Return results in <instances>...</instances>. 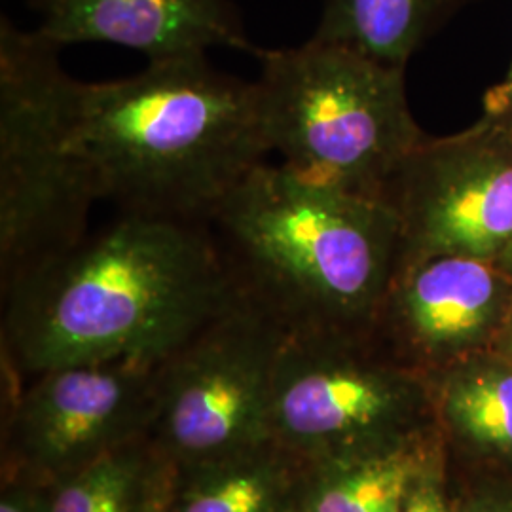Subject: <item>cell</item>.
<instances>
[{
    "label": "cell",
    "mask_w": 512,
    "mask_h": 512,
    "mask_svg": "<svg viewBox=\"0 0 512 512\" xmlns=\"http://www.w3.org/2000/svg\"><path fill=\"white\" fill-rule=\"evenodd\" d=\"M4 351L44 374L164 363L239 298L207 224L120 213L4 287Z\"/></svg>",
    "instance_id": "obj_1"
},
{
    "label": "cell",
    "mask_w": 512,
    "mask_h": 512,
    "mask_svg": "<svg viewBox=\"0 0 512 512\" xmlns=\"http://www.w3.org/2000/svg\"><path fill=\"white\" fill-rule=\"evenodd\" d=\"M71 135L99 200L196 224L270 154L255 82L222 73L207 54L148 61L122 80H76Z\"/></svg>",
    "instance_id": "obj_2"
},
{
    "label": "cell",
    "mask_w": 512,
    "mask_h": 512,
    "mask_svg": "<svg viewBox=\"0 0 512 512\" xmlns=\"http://www.w3.org/2000/svg\"><path fill=\"white\" fill-rule=\"evenodd\" d=\"M239 293L287 332H363L397 272L391 207L256 165L207 222Z\"/></svg>",
    "instance_id": "obj_3"
},
{
    "label": "cell",
    "mask_w": 512,
    "mask_h": 512,
    "mask_svg": "<svg viewBox=\"0 0 512 512\" xmlns=\"http://www.w3.org/2000/svg\"><path fill=\"white\" fill-rule=\"evenodd\" d=\"M255 55L268 152L308 181L382 200L395 171L427 137L408 105L406 69L313 37Z\"/></svg>",
    "instance_id": "obj_4"
},
{
    "label": "cell",
    "mask_w": 512,
    "mask_h": 512,
    "mask_svg": "<svg viewBox=\"0 0 512 512\" xmlns=\"http://www.w3.org/2000/svg\"><path fill=\"white\" fill-rule=\"evenodd\" d=\"M61 46L0 21V268L2 285L88 234L99 194L73 145V76Z\"/></svg>",
    "instance_id": "obj_5"
},
{
    "label": "cell",
    "mask_w": 512,
    "mask_h": 512,
    "mask_svg": "<svg viewBox=\"0 0 512 512\" xmlns=\"http://www.w3.org/2000/svg\"><path fill=\"white\" fill-rule=\"evenodd\" d=\"M285 336L275 317L241 294L165 359L156 403L164 454L173 465L190 467L274 442V372Z\"/></svg>",
    "instance_id": "obj_6"
},
{
    "label": "cell",
    "mask_w": 512,
    "mask_h": 512,
    "mask_svg": "<svg viewBox=\"0 0 512 512\" xmlns=\"http://www.w3.org/2000/svg\"><path fill=\"white\" fill-rule=\"evenodd\" d=\"M399 222L397 270L433 256L495 260L512 239V137L478 120L425 137L385 186Z\"/></svg>",
    "instance_id": "obj_7"
},
{
    "label": "cell",
    "mask_w": 512,
    "mask_h": 512,
    "mask_svg": "<svg viewBox=\"0 0 512 512\" xmlns=\"http://www.w3.org/2000/svg\"><path fill=\"white\" fill-rule=\"evenodd\" d=\"M361 332H287L274 372V440L291 454L376 431L403 403L401 380L355 351Z\"/></svg>",
    "instance_id": "obj_8"
},
{
    "label": "cell",
    "mask_w": 512,
    "mask_h": 512,
    "mask_svg": "<svg viewBox=\"0 0 512 512\" xmlns=\"http://www.w3.org/2000/svg\"><path fill=\"white\" fill-rule=\"evenodd\" d=\"M160 365L120 359L38 374L19 408V454L54 482L129 442L156 401Z\"/></svg>",
    "instance_id": "obj_9"
},
{
    "label": "cell",
    "mask_w": 512,
    "mask_h": 512,
    "mask_svg": "<svg viewBox=\"0 0 512 512\" xmlns=\"http://www.w3.org/2000/svg\"><path fill=\"white\" fill-rule=\"evenodd\" d=\"M511 306L512 275L494 260L433 256L395 272L376 319L406 351L446 359L482 348Z\"/></svg>",
    "instance_id": "obj_10"
},
{
    "label": "cell",
    "mask_w": 512,
    "mask_h": 512,
    "mask_svg": "<svg viewBox=\"0 0 512 512\" xmlns=\"http://www.w3.org/2000/svg\"><path fill=\"white\" fill-rule=\"evenodd\" d=\"M38 33L59 44L105 42L160 61L234 48L256 54L228 0H35Z\"/></svg>",
    "instance_id": "obj_11"
},
{
    "label": "cell",
    "mask_w": 512,
    "mask_h": 512,
    "mask_svg": "<svg viewBox=\"0 0 512 512\" xmlns=\"http://www.w3.org/2000/svg\"><path fill=\"white\" fill-rule=\"evenodd\" d=\"M268 442L183 467L169 512H298V469Z\"/></svg>",
    "instance_id": "obj_12"
},
{
    "label": "cell",
    "mask_w": 512,
    "mask_h": 512,
    "mask_svg": "<svg viewBox=\"0 0 512 512\" xmlns=\"http://www.w3.org/2000/svg\"><path fill=\"white\" fill-rule=\"evenodd\" d=\"M175 465L164 452L124 442L61 476L44 494L46 512H169Z\"/></svg>",
    "instance_id": "obj_13"
},
{
    "label": "cell",
    "mask_w": 512,
    "mask_h": 512,
    "mask_svg": "<svg viewBox=\"0 0 512 512\" xmlns=\"http://www.w3.org/2000/svg\"><path fill=\"white\" fill-rule=\"evenodd\" d=\"M469 0H325L313 38L344 44L406 69L459 6Z\"/></svg>",
    "instance_id": "obj_14"
},
{
    "label": "cell",
    "mask_w": 512,
    "mask_h": 512,
    "mask_svg": "<svg viewBox=\"0 0 512 512\" xmlns=\"http://www.w3.org/2000/svg\"><path fill=\"white\" fill-rule=\"evenodd\" d=\"M416 482V461L403 450L329 459L302 484L298 512H399Z\"/></svg>",
    "instance_id": "obj_15"
},
{
    "label": "cell",
    "mask_w": 512,
    "mask_h": 512,
    "mask_svg": "<svg viewBox=\"0 0 512 512\" xmlns=\"http://www.w3.org/2000/svg\"><path fill=\"white\" fill-rule=\"evenodd\" d=\"M448 416L471 439L512 452V370L469 366L446 384Z\"/></svg>",
    "instance_id": "obj_16"
},
{
    "label": "cell",
    "mask_w": 512,
    "mask_h": 512,
    "mask_svg": "<svg viewBox=\"0 0 512 512\" xmlns=\"http://www.w3.org/2000/svg\"><path fill=\"white\" fill-rule=\"evenodd\" d=\"M482 120L512 137V63L505 78L484 95Z\"/></svg>",
    "instance_id": "obj_17"
},
{
    "label": "cell",
    "mask_w": 512,
    "mask_h": 512,
    "mask_svg": "<svg viewBox=\"0 0 512 512\" xmlns=\"http://www.w3.org/2000/svg\"><path fill=\"white\" fill-rule=\"evenodd\" d=\"M399 512H448L444 499L440 495L435 484L431 482H414L408 495L404 497L401 511Z\"/></svg>",
    "instance_id": "obj_18"
},
{
    "label": "cell",
    "mask_w": 512,
    "mask_h": 512,
    "mask_svg": "<svg viewBox=\"0 0 512 512\" xmlns=\"http://www.w3.org/2000/svg\"><path fill=\"white\" fill-rule=\"evenodd\" d=\"M0 512H46L44 494H35L21 486H10L2 494Z\"/></svg>",
    "instance_id": "obj_19"
},
{
    "label": "cell",
    "mask_w": 512,
    "mask_h": 512,
    "mask_svg": "<svg viewBox=\"0 0 512 512\" xmlns=\"http://www.w3.org/2000/svg\"><path fill=\"white\" fill-rule=\"evenodd\" d=\"M499 268H503L507 274L512 275V239L511 243L503 249V253L494 260Z\"/></svg>",
    "instance_id": "obj_20"
},
{
    "label": "cell",
    "mask_w": 512,
    "mask_h": 512,
    "mask_svg": "<svg viewBox=\"0 0 512 512\" xmlns=\"http://www.w3.org/2000/svg\"><path fill=\"white\" fill-rule=\"evenodd\" d=\"M503 348H505L507 357L512 359V306L507 315V321H505V330H503Z\"/></svg>",
    "instance_id": "obj_21"
}]
</instances>
